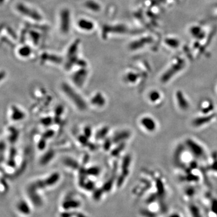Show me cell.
Listing matches in <instances>:
<instances>
[{
    "mask_svg": "<svg viewBox=\"0 0 217 217\" xmlns=\"http://www.w3.org/2000/svg\"><path fill=\"white\" fill-rule=\"evenodd\" d=\"M70 12L68 9H63L60 13V29L64 33H68L70 28Z\"/></svg>",
    "mask_w": 217,
    "mask_h": 217,
    "instance_id": "1",
    "label": "cell"
},
{
    "mask_svg": "<svg viewBox=\"0 0 217 217\" xmlns=\"http://www.w3.org/2000/svg\"><path fill=\"white\" fill-rule=\"evenodd\" d=\"M18 10H19L21 13L31 18L34 20L40 21L42 19L41 16L37 11L35 10H32V9L26 7V5H24L23 4L18 5Z\"/></svg>",
    "mask_w": 217,
    "mask_h": 217,
    "instance_id": "2",
    "label": "cell"
},
{
    "mask_svg": "<svg viewBox=\"0 0 217 217\" xmlns=\"http://www.w3.org/2000/svg\"><path fill=\"white\" fill-rule=\"evenodd\" d=\"M187 209L190 217H206L203 208L201 209L195 203H189L187 206Z\"/></svg>",
    "mask_w": 217,
    "mask_h": 217,
    "instance_id": "3",
    "label": "cell"
},
{
    "mask_svg": "<svg viewBox=\"0 0 217 217\" xmlns=\"http://www.w3.org/2000/svg\"><path fill=\"white\" fill-rule=\"evenodd\" d=\"M141 124L142 127L147 130V131H154L156 129V123L154 120L148 117H144L141 119Z\"/></svg>",
    "mask_w": 217,
    "mask_h": 217,
    "instance_id": "4",
    "label": "cell"
},
{
    "mask_svg": "<svg viewBox=\"0 0 217 217\" xmlns=\"http://www.w3.org/2000/svg\"><path fill=\"white\" fill-rule=\"evenodd\" d=\"M78 26L82 30L85 31H90L94 27V24L92 21L84 19H82L78 21Z\"/></svg>",
    "mask_w": 217,
    "mask_h": 217,
    "instance_id": "5",
    "label": "cell"
},
{
    "mask_svg": "<svg viewBox=\"0 0 217 217\" xmlns=\"http://www.w3.org/2000/svg\"><path fill=\"white\" fill-rule=\"evenodd\" d=\"M84 5L86 8L89 9L90 10L98 12L101 10V6L98 3L93 1V0H88L84 3Z\"/></svg>",
    "mask_w": 217,
    "mask_h": 217,
    "instance_id": "6",
    "label": "cell"
},
{
    "mask_svg": "<svg viewBox=\"0 0 217 217\" xmlns=\"http://www.w3.org/2000/svg\"><path fill=\"white\" fill-rule=\"evenodd\" d=\"M31 49L28 46H24L19 51V54L22 57H27L31 54Z\"/></svg>",
    "mask_w": 217,
    "mask_h": 217,
    "instance_id": "7",
    "label": "cell"
},
{
    "mask_svg": "<svg viewBox=\"0 0 217 217\" xmlns=\"http://www.w3.org/2000/svg\"><path fill=\"white\" fill-rule=\"evenodd\" d=\"M78 45V41H76L71 46V47L69 48V51H68L69 55H72V54H74V53L77 50Z\"/></svg>",
    "mask_w": 217,
    "mask_h": 217,
    "instance_id": "8",
    "label": "cell"
},
{
    "mask_svg": "<svg viewBox=\"0 0 217 217\" xmlns=\"http://www.w3.org/2000/svg\"><path fill=\"white\" fill-rule=\"evenodd\" d=\"M166 217H183V215L178 211H173L169 214Z\"/></svg>",
    "mask_w": 217,
    "mask_h": 217,
    "instance_id": "9",
    "label": "cell"
},
{
    "mask_svg": "<svg viewBox=\"0 0 217 217\" xmlns=\"http://www.w3.org/2000/svg\"><path fill=\"white\" fill-rule=\"evenodd\" d=\"M2 77H3V74L1 73V74H0V80L2 79V78H3Z\"/></svg>",
    "mask_w": 217,
    "mask_h": 217,
    "instance_id": "10",
    "label": "cell"
},
{
    "mask_svg": "<svg viewBox=\"0 0 217 217\" xmlns=\"http://www.w3.org/2000/svg\"><path fill=\"white\" fill-rule=\"evenodd\" d=\"M4 1V0H0V3H2Z\"/></svg>",
    "mask_w": 217,
    "mask_h": 217,
    "instance_id": "11",
    "label": "cell"
}]
</instances>
